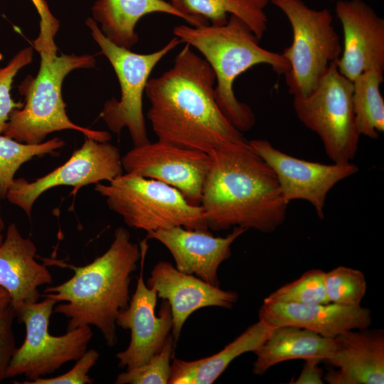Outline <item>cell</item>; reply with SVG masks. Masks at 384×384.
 Instances as JSON below:
<instances>
[{
    "label": "cell",
    "instance_id": "32",
    "mask_svg": "<svg viewBox=\"0 0 384 384\" xmlns=\"http://www.w3.org/2000/svg\"><path fill=\"white\" fill-rule=\"evenodd\" d=\"M40 16V32L33 41V46L40 54L57 55L58 48L54 38L60 27V21L51 13L46 0H31Z\"/></svg>",
    "mask_w": 384,
    "mask_h": 384
},
{
    "label": "cell",
    "instance_id": "38",
    "mask_svg": "<svg viewBox=\"0 0 384 384\" xmlns=\"http://www.w3.org/2000/svg\"><path fill=\"white\" fill-rule=\"evenodd\" d=\"M4 240V237L1 233H0V245L2 243Z\"/></svg>",
    "mask_w": 384,
    "mask_h": 384
},
{
    "label": "cell",
    "instance_id": "39",
    "mask_svg": "<svg viewBox=\"0 0 384 384\" xmlns=\"http://www.w3.org/2000/svg\"><path fill=\"white\" fill-rule=\"evenodd\" d=\"M331 1H333V0H331Z\"/></svg>",
    "mask_w": 384,
    "mask_h": 384
},
{
    "label": "cell",
    "instance_id": "31",
    "mask_svg": "<svg viewBox=\"0 0 384 384\" xmlns=\"http://www.w3.org/2000/svg\"><path fill=\"white\" fill-rule=\"evenodd\" d=\"M99 353L89 349L80 356L74 366L64 374L51 378H38L33 380H25L23 384H90L93 380L88 373L99 359Z\"/></svg>",
    "mask_w": 384,
    "mask_h": 384
},
{
    "label": "cell",
    "instance_id": "19",
    "mask_svg": "<svg viewBox=\"0 0 384 384\" xmlns=\"http://www.w3.org/2000/svg\"><path fill=\"white\" fill-rule=\"evenodd\" d=\"M259 319L272 328L296 326L334 338L349 330L369 327L371 311L367 307L334 303L297 304L265 302L258 312Z\"/></svg>",
    "mask_w": 384,
    "mask_h": 384
},
{
    "label": "cell",
    "instance_id": "27",
    "mask_svg": "<svg viewBox=\"0 0 384 384\" xmlns=\"http://www.w3.org/2000/svg\"><path fill=\"white\" fill-rule=\"evenodd\" d=\"M324 279L329 302L345 306L361 305L367 289L366 277L361 271L338 266L324 272Z\"/></svg>",
    "mask_w": 384,
    "mask_h": 384
},
{
    "label": "cell",
    "instance_id": "3",
    "mask_svg": "<svg viewBox=\"0 0 384 384\" xmlns=\"http://www.w3.org/2000/svg\"><path fill=\"white\" fill-rule=\"evenodd\" d=\"M141 255L142 249L132 241L129 232L119 227L108 250L90 263L80 267L63 264L74 270L73 276L46 287L42 297L65 302L53 311L68 319L67 331L95 326L107 345L113 347L117 342L116 318L129 304L132 274Z\"/></svg>",
    "mask_w": 384,
    "mask_h": 384
},
{
    "label": "cell",
    "instance_id": "30",
    "mask_svg": "<svg viewBox=\"0 0 384 384\" xmlns=\"http://www.w3.org/2000/svg\"><path fill=\"white\" fill-rule=\"evenodd\" d=\"M33 56V48H24L4 67L0 68V134L4 132L12 111L23 105V102H15L11 98V85L18 72L32 61Z\"/></svg>",
    "mask_w": 384,
    "mask_h": 384
},
{
    "label": "cell",
    "instance_id": "7",
    "mask_svg": "<svg viewBox=\"0 0 384 384\" xmlns=\"http://www.w3.org/2000/svg\"><path fill=\"white\" fill-rule=\"evenodd\" d=\"M270 1L287 16L292 30V43L282 53L289 64L284 74L289 92L306 97L342 52L333 16L328 9H313L303 0Z\"/></svg>",
    "mask_w": 384,
    "mask_h": 384
},
{
    "label": "cell",
    "instance_id": "2",
    "mask_svg": "<svg viewBox=\"0 0 384 384\" xmlns=\"http://www.w3.org/2000/svg\"><path fill=\"white\" fill-rule=\"evenodd\" d=\"M210 156L201 202L209 229L240 227L269 233L284 222L288 203L276 175L248 142Z\"/></svg>",
    "mask_w": 384,
    "mask_h": 384
},
{
    "label": "cell",
    "instance_id": "37",
    "mask_svg": "<svg viewBox=\"0 0 384 384\" xmlns=\"http://www.w3.org/2000/svg\"><path fill=\"white\" fill-rule=\"evenodd\" d=\"M0 199H1V197H0ZM4 228H5V224H4V222L1 215V205H0V233H2V231L4 230Z\"/></svg>",
    "mask_w": 384,
    "mask_h": 384
},
{
    "label": "cell",
    "instance_id": "20",
    "mask_svg": "<svg viewBox=\"0 0 384 384\" xmlns=\"http://www.w3.org/2000/svg\"><path fill=\"white\" fill-rule=\"evenodd\" d=\"M36 252L34 242L24 238L15 223H11L0 245V287L10 295L14 311L25 304L38 302V287L53 282L47 267L36 260Z\"/></svg>",
    "mask_w": 384,
    "mask_h": 384
},
{
    "label": "cell",
    "instance_id": "14",
    "mask_svg": "<svg viewBox=\"0 0 384 384\" xmlns=\"http://www.w3.org/2000/svg\"><path fill=\"white\" fill-rule=\"evenodd\" d=\"M146 250L142 248V268L134 293L128 306L116 318V326L131 332L127 348L116 354L118 366L129 370L146 363L158 353L172 331L173 316L171 306L164 299L159 312L155 314L157 293L145 284L143 264Z\"/></svg>",
    "mask_w": 384,
    "mask_h": 384
},
{
    "label": "cell",
    "instance_id": "33",
    "mask_svg": "<svg viewBox=\"0 0 384 384\" xmlns=\"http://www.w3.org/2000/svg\"><path fill=\"white\" fill-rule=\"evenodd\" d=\"M15 311L11 304L0 309V382L6 373L16 347L13 331Z\"/></svg>",
    "mask_w": 384,
    "mask_h": 384
},
{
    "label": "cell",
    "instance_id": "36",
    "mask_svg": "<svg viewBox=\"0 0 384 384\" xmlns=\"http://www.w3.org/2000/svg\"><path fill=\"white\" fill-rule=\"evenodd\" d=\"M171 4L181 12L188 14L184 11L181 0H171Z\"/></svg>",
    "mask_w": 384,
    "mask_h": 384
},
{
    "label": "cell",
    "instance_id": "10",
    "mask_svg": "<svg viewBox=\"0 0 384 384\" xmlns=\"http://www.w3.org/2000/svg\"><path fill=\"white\" fill-rule=\"evenodd\" d=\"M57 303L53 299L44 298L14 311L18 321L26 326V337L14 352L6 378L24 375L28 380H33L45 377L65 363L77 361L87 350L92 337L89 325L68 330L61 336L50 334V318Z\"/></svg>",
    "mask_w": 384,
    "mask_h": 384
},
{
    "label": "cell",
    "instance_id": "5",
    "mask_svg": "<svg viewBox=\"0 0 384 384\" xmlns=\"http://www.w3.org/2000/svg\"><path fill=\"white\" fill-rule=\"evenodd\" d=\"M40 55L37 75L27 78L19 87L25 102L21 108L11 113L4 135L21 143L36 144L43 142L52 132L73 129L97 142H109V132L74 124L66 114V104L62 96V84L67 75L75 69L94 68L95 55Z\"/></svg>",
    "mask_w": 384,
    "mask_h": 384
},
{
    "label": "cell",
    "instance_id": "9",
    "mask_svg": "<svg viewBox=\"0 0 384 384\" xmlns=\"http://www.w3.org/2000/svg\"><path fill=\"white\" fill-rule=\"evenodd\" d=\"M353 83L331 63L314 90L306 97H294L297 117L320 138L326 154L335 164L354 159L360 134L355 123Z\"/></svg>",
    "mask_w": 384,
    "mask_h": 384
},
{
    "label": "cell",
    "instance_id": "21",
    "mask_svg": "<svg viewBox=\"0 0 384 384\" xmlns=\"http://www.w3.org/2000/svg\"><path fill=\"white\" fill-rule=\"evenodd\" d=\"M93 19L102 33L115 45L131 50L138 42L135 27L143 16L164 13L183 18L192 26L208 24L201 16L186 14L164 0H97L92 7Z\"/></svg>",
    "mask_w": 384,
    "mask_h": 384
},
{
    "label": "cell",
    "instance_id": "17",
    "mask_svg": "<svg viewBox=\"0 0 384 384\" xmlns=\"http://www.w3.org/2000/svg\"><path fill=\"white\" fill-rule=\"evenodd\" d=\"M146 285L154 289L157 297L167 300L171 306L175 343L186 321L196 310L208 306L231 309L238 299L236 292L223 290L193 274L181 272L167 261L156 264Z\"/></svg>",
    "mask_w": 384,
    "mask_h": 384
},
{
    "label": "cell",
    "instance_id": "18",
    "mask_svg": "<svg viewBox=\"0 0 384 384\" xmlns=\"http://www.w3.org/2000/svg\"><path fill=\"white\" fill-rule=\"evenodd\" d=\"M334 352L324 361L330 384H383L384 331L368 327L343 332L334 338Z\"/></svg>",
    "mask_w": 384,
    "mask_h": 384
},
{
    "label": "cell",
    "instance_id": "23",
    "mask_svg": "<svg viewBox=\"0 0 384 384\" xmlns=\"http://www.w3.org/2000/svg\"><path fill=\"white\" fill-rule=\"evenodd\" d=\"M273 328L259 319L219 352L201 359L186 361L173 358L169 384H211L230 363L247 352L257 349Z\"/></svg>",
    "mask_w": 384,
    "mask_h": 384
},
{
    "label": "cell",
    "instance_id": "34",
    "mask_svg": "<svg viewBox=\"0 0 384 384\" xmlns=\"http://www.w3.org/2000/svg\"><path fill=\"white\" fill-rule=\"evenodd\" d=\"M319 361L315 359L305 360L302 370L294 384H323L324 370L319 366Z\"/></svg>",
    "mask_w": 384,
    "mask_h": 384
},
{
    "label": "cell",
    "instance_id": "25",
    "mask_svg": "<svg viewBox=\"0 0 384 384\" xmlns=\"http://www.w3.org/2000/svg\"><path fill=\"white\" fill-rule=\"evenodd\" d=\"M383 71L364 72L353 81L352 102L360 135L376 139L384 131V100L380 91Z\"/></svg>",
    "mask_w": 384,
    "mask_h": 384
},
{
    "label": "cell",
    "instance_id": "13",
    "mask_svg": "<svg viewBox=\"0 0 384 384\" xmlns=\"http://www.w3.org/2000/svg\"><path fill=\"white\" fill-rule=\"evenodd\" d=\"M248 143L275 174L285 201H308L321 220L324 218L329 192L336 183L358 171V166L351 162L324 164L294 157L265 139H251Z\"/></svg>",
    "mask_w": 384,
    "mask_h": 384
},
{
    "label": "cell",
    "instance_id": "29",
    "mask_svg": "<svg viewBox=\"0 0 384 384\" xmlns=\"http://www.w3.org/2000/svg\"><path fill=\"white\" fill-rule=\"evenodd\" d=\"M175 345L172 334L166 338L161 350L146 363L119 373L116 384H166L169 383Z\"/></svg>",
    "mask_w": 384,
    "mask_h": 384
},
{
    "label": "cell",
    "instance_id": "4",
    "mask_svg": "<svg viewBox=\"0 0 384 384\" xmlns=\"http://www.w3.org/2000/svg\"><path fill=\"white\" fill-rule=\"evenodd\" d=\"M173 32L183 43L196 48L212 68L217 82L215 100L223 114L240 132L250 130L256 117L250 106L235 97V80L259 64L269 65L278 75H284L289 70L287 59L282 53L262 48L248 26L234 15L224 26L180 25Z\"/></svg>",
    "mask_w": 384,
    "mask_h": 384
},
{
    "label": "cell",
    "instance_id": "1",
    "mask_svg": "<svg viewBox=\"0 0 384 384\" xmlns=\"http://www.w3.org/2000/svg\"><path fill=\"white\" fill-rule=\"evenodd\" d=\"M215 82L212 68L188 43L170 69L148 80L146 116L159 141L208 154L248 142L218 107Z\"/></svg>",
    "mask_w": 384,
    "mask_h": 384
},
{
    "label": "cell",
    "instance_id": "11",
    "mask_svg": "<svg viewBox=\"0 0 384 384\" xmlns=\"http://www.w3.org/2000/svg\"><path fill=\"white\" fill-rule=\"evenodd\" d=\"M122 173V156L117 146L86 137L66 162L50 173L31 182L14 178L6 198L31 217L35 201L52 188L71 186L78 190L88 184L109 182Z\"/></svg>",
    "mask_w": 384,
    "mask_h": 384
},
{
    "label": "cell",
    "instance_id": "24",
    "mask_svg": "<svg viewBox=\"0 0 384 384\" xmlns=\"http://www.w3.org/2000/svg\"><path fill=\"white\" fill-rule=\"evenodd\" d=\"M184 11L191 15L201 16L215 26L228 23V14L234 15L245 22L260 41L267 30V16L265 8L270 0H181Z\"/></svg>",
    "mask_w": 384,
    "mask_h": 384
},
{
    "label": "cell",
    "instance_id": "22",
    "mask_svg": "<svg viewBox=\"0 0 384 384\" xmlns=\"http://www.w3.org/2000/svg\"><path fill=\"white\" fill-rule=\"evenodd\" d=\"M334 338L296 326L274 327L266 341L253 353L256 359L252 372L265 373L277 363L294 359H315L324 362L334 352Z\"/></svg>",
    "mask_w": 384,
    "mask_h": 384
},
{
    "label": "cell",
    "instance_id": "15",
    "mask_svg": "<svg viewBox=\"0 0 384 384\" xmlns=\"http://www.w3.org/2000/svg\"><path fill=\"white\" fill-rule=\"evenodd\" d=\"M335 12L343 32L339 73L352 82L364 72L384 71V19L363 0L338 1Z\"/></svg>",
    "mask_w": 384,
    "mask_h": 384
},
{
    "label": "cell",
    "instance_id": "8",
    "mask_svg": "<svg viewBox=\"0 0 384 384\" xmlns=\"http://www.w3.org/2000/svg\"><path fill=\"white\" fill-rule=\"evenodd\" d=\"M90 33L111 63L119 82L121 97L107 100L100 117L118 136L124 128L129 132L134 146L149 142L143 112V94L149 78L157 63L181 43L175 36L160 50L146 54L132 52L119 47L102 33L91 17L85 21Z\"/></svg>",
    "mask_w": 384,
    "mask_h": 384
},
{
    "label": "cell",
    "instance_id": "28",
    "mask_svg": "<svg viewBox=\"0 0 384 384\" xmlns=\"http://www.w3.org/2000/svg\"><path fill=\"white\" fill-rule=\"evenodd\" d=\"M324 272L311 269L298 279L269 294L264 301L297 304L329 303L324 286Z\"/></svg>",
    "mask_w": 384,
    "mask_h": 384
},
{
    "label": "cell",
    "instance_id": "12",
    "mask_svg": "<svg viewBox=\"0 0 384 384\" xmlns=\"http://www.w3.org/2000/svg\"><path fill=\"white\" fill-rule=\"evenodd\" d=\"M210 154L157 141L134 146L122 157L127 173L155 179L178 189L191 205L201 206Z\"/></svg>",
    "mask_w": 384,
    "mask_h": 384
},
{
    "label": "cell",
    "instance_id": "35",
    "mask_svg": "<svg viewBox=\"0 0 384 384\" xmlns=\"http://www.w3.org/2000/svg\"><path fill=\"white\" fill-rule=\"evenodd\" d=\"M11 299L9 293L0 287V309L11 304Z\"/></svg>",
    "mask_w": 384,
    "mask_h": 384
},
{
    "label": "cell",
    "instance_id": "16",
    "mask_svg": "<svg viewBox=\"0 0 384 384\" xmlns=\"http://www.w3.org/2000/svg\"><path fill=\"white\" fill-rule=\"evenodd\" d=\"M247 230L235 227L225 237H215L208 230L173 227L146 233V240L154 239L171 254L176 268L195 274L203 281L219 287L218 270L231 255V245Z\"/></svg>",
    "mask_w": 384,
    "mask_h": 384
},
{
    "label": "cell",
    "instance_id": "26",
    "mask_svg": "<svg viewBox=\"0 0 384 384\" xmlns=\"http://www.w3.org/2000/svg\"><path fill=\"white\" fill-rule=\"evenodd\" d=\"M65 142L54 137L40 144H30L19 142L0 134V197L6 198V193L14 180L18 169L35 156L53 154L64 146Z\"/></svg>",
    "mask_w": 384,
    "mask_h": 384
},
{
    "label": "cell",
    "instance_id": "6",
    "mask_svg": "<svg viewBox=\"0 0 384 384\" xmlns=\"http://www.w3.org/2000/svg\"><path fill=\"white\" fill-rule=\"evenodd\" d=\"M95 190L129 228L146 233L173 227L208 230L201 206L190 204L176 188L134 174H122Z\"/></svg>",
    "mask_w": 384,
    "mask_h": 384
}]
</instances>
